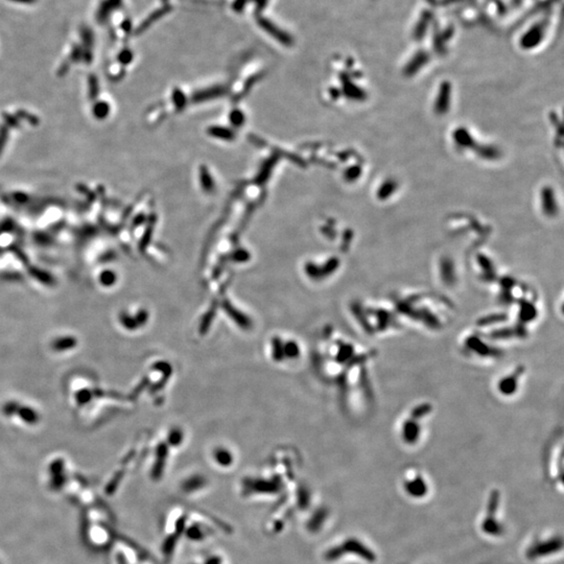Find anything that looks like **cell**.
<instances>
[{
  "instance_id": "6",
  "label": "cell",
  "mask_w": 564,
  "mask_h": 564,
  "mask_svg": "<svg viewBox=\"0 0 564 564\" xmlns=\"http://www.w3.org/2000/svg\"><path fill=\"white\" fill-rule=\"evenodd\" d=\"M18 415L19 418L26 424L29 425H36L39 420H40V416L39 414L30 406H26V405H21L19 406L18 411H17V414Z\"/></svg>"
},
{
  "instance_id": "4",
  "label": "cell",
  "mask_w": 564,
  "mask_h": 564,
  "mask_svg": "<svg viewBox=\"0 0 564 564\" xmlns=\"http://www.w3.org/2000/svg\"><path fill=\"white\" fill-rule=\"evenodd\" d=\"M519 376L520 373H514V375H504L503 378H501L499 385H497V388L499 389L500 393L502 395H512L514 393H516L517 386L519 384L518 380H519Z\"/></svg>"
},
{
  "instance_id": "3",
  "label": "cell",
  "mask_w": 564,
  "mask_h": 564,
  "mask_svg": "<svg viewBox=\"0 0 564 564\" xmlns=\"http://www.w3.org/2000/svg\"><path fill=\"white\" fill-rule=\"evenodd\" d=\"M403 490L412 499H423L429 494V484L418 471H411L406 475L404 474L402 481Z\"/></svg>"
},
{
  "instance_id": "5",
  "label": "cell",
  "mask_w": 564,
  "mask_h": 564,
  "mask_svg": "<svg viewBox=\"0 0 564 564\" xmlns=\"http://www.w3.org/2000/svg\"><path fill=\"white\" fill-rule=\"evenodd\" d=\"M78 340L73 335L59 336L51 342L50 347L56 352H65L74 349L78 346Z\"/></svg>"
},
{
  "instance_id": "9",
  "label": "cell",
  "mask_w": 564,
  "mask_h": 564,
  "mask_svg": "<svg viewBox=\"0 0 564 564\" xmlns=\"http://www.w3.org/2000/svg\"><path fill=\"white\" fill-rule=\"evenodd\" d=\"M30 273H31V275L35 277L37 280H39L40 282H42L44 284L54 283V278L51 277L50 274H48V273H46L44 271H41L39 269H33V270L30 271Z\"/></svg>"
},
{
  "instance_id": "10",
  "label": "cell",
  "mask_w": 564,
  "mask_h": 564,
  "mask_svg": "<svg viewBox=\"0 0 564 564\" xmlns=\"http://www.w3.org/2000/svg\"><path fill=\"white\" fill-rule=\"evenodd\" d=\"M19 406H20V403H19V402H17V401H15V400H11V401L6 402V403L3 405L2 412H3V414H4L5 416H7V417H12L13 415H16V414H17V411H18Z\"/></svg>"
},
{
  "instance_id": "11",
  "label": "cell",
  "mask_w": 564,
  "mask_h": 564,
  "mask_svg": "<svg viewBox=\"0 0 564 564\" xmlns=\"http://www.w3.org/2000/svg\"><path fill=\"white\" fill-rule=\"evenodd\" d=\"M119 321H121L123 325L128 329H134L136 328V326H137V323L135 322V320L129 317L126 313L121 314V316H119Z\"/></svg>"
},
{
  "instance_id": "1",
  "label": "cell",
  "mask_w": 564,
  "mask_h": 564,
  "mask_svg": "<svg viewBox=\"0 0 564 564\" xmlns=\"http://www.w3.org/2000/svg\"><path fill=\"white\" fill-rule=\"evenodd\" d=\"M501 502L499 492H493L488 499L486 516L482 520L481 530L484 534L490 537H500L504 534V525L497 518V513Z\"/></svg>"
},
{
  "instance_id": "2",
  "label": "cell",
  "mask_w": 564,
  "mask_h": 564,
  "mask_svg": "<svg viewBox=\"0 0 564 564\" xmlns=\"http://www.w3.org/2000/svg\"><path fill=\"white\" fill-rule=\"evenodd\" d=\"M562 549V540L560 537H550L542 540H536L527 550V557L530 560H537L554 555Z\"/></svg>"
},
{
  "instance_id": "7",
  "label": "cell",
  "mask_w": 564,
  "mask_h": 564,
  "mask_svg": "<svg viewBox=\"0 0 564 564\" xmlns=\"http://www.w3.org/2000/svg\"><path fill=\"white\" fill-rule=\"evenodd\" d=\"M99 283L102 286H106V287H110L112 285H114L116 283L117 277L116 274L114 273V271L111 270H104L102 271L100 274H99Z\"/></svg>"
},
{
  "instance_id": "8",
  "label": "cell",
  "mask_w": 564,
  "mask_h": 564,
  "mask_svg": "<svg viewBox=\"0 0 564 564\" xmlns=\"http://www.w3.org/2000/svg\"><path fill=\"white\" fill-rule=\"evenodd\" d=\"M93 396H94V393H93L92 390L83 389V390H80L76 393V401H77L79 406L80 405L82 406V405L89 403Z\"/></svg>"
}]
</instances>
